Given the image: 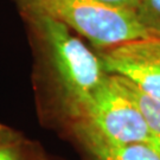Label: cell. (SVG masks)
<instances>
[{
	"mask_svg": "<svg viewBox=\"0 0 160 160\" xmlns=\"http://www.w3.org/2000/svg\"><path fill=\"white\" fill-rule=\"evenodd\" d=\"M48 51L69 114L82 120L97 89L107 78L102 61L75 37L65 24L33 12H23Z\"/></svg>",
	"mask_w": 160,
	"mask_h": 160,
	"instance_id": "obj_1",
	"label": "cell"
},
{
	"mask_svg": "<svg viewBox=\"0 0 160 160\" xmlns=\"http://www.w3.org/2000/svg\"><path fill=\"white\" fill-rule=\"evenodd\" d=\"M22 12H33L65 24L100 51L151 36L135 11L97 0H14Z\"/></svg>",
	"mask_w": 160,
	"mask_h": 160,
	"instance_id": "obj_2",
	"label": "cell"
},
{
	"mask_svg": "<svg viewBox=\"0 0 160 160\" xmlns=\"http://www.w3.org/2000/svg\"><path fill=\"white\" fill-rule=\"evenodd\" d=\"M83 122L106 141L118 145L148 143L160 149L137 104L122 90L114 75L108 74L94 95Z\"/></svg>",
	"mask_w": 160,
	"mask_h": 160,
	"instance_id": "obj_3",
	"label": "cell"
},
{
	"mask_svg": "<svg viewBox=\"0 0 160 160\" xmlns=\"http://www.w3.org/2000/svg\"><path fill=\"white\" fill-rule=\"evenodd\" d=\"M104 70L131 81L143 92L160 100V39L147 38L101 50Z\"/></svg>",
	"mask_w": 160,
	"mask_h": 160,
	"instance_id": "obj_4",
	"label": "cell"
},
{
	"mask_svg": "<svg viewBox=\"0 0 160 160\" xmlns=\"http://www.w3.org/2000/svg\"><path fill=\"white\" fill-rule=\"evenodd\" d=\"M76 128L78 137L95 160H160V149L155 146L108 142L83 122H77Z\"/></svg>",
	"mask_w": 160,
	"mask_h": 160,
	"instance_id": "obj_5",
	"label": "cell"
},
{
	"mask_svg": "<svg viewBox=\"0 0 160 160\" xmlns=\"http://www.w3.org/2000/svg\"><path fill=\"white\" fill-rule=\"evenodd\" d=\"M114 76L122 90L137 104L151 132L160 141V100L143 92L135 84H133L131 81L116 75Z\"/></svg>",
	"mask_w": 160,
	"mask_h": 160,
	"instance_id": "obj_6",
	"label": "cell"
},
{
	"mask_svg": "<svg viewBox=\"0 0 160 160\" xmlns=\"http://www.w3.org/2000/svg\"><path fill=\"white\" fill-rule=\"evenodd\" d=\"M135 13L151 38L160 39V0H140Z\"/></svg>",
	"mask_w": 160,
	"mask_h": 160,
	"instance_id": "obj_7",
	"label": "cell"
},
{
	"mask_svg": "<svg viewBox=\"0 0 160 160\" xmlns=\"http://www.w3.org/2000/svg\"><path fill=\"white\" fill-rule=\"evenodd\" d=\"M97 1H101V2L107 4L109 6L133 10V11H135L140 4V0H97Z\"/></svg>",
	"mask_w": 160,
	"mask_h": 160,
	"instance_id": "obj_8",
	"label": "cell"
},
{
	"mask_svg": "<svg viewBox=\"0 0 160 160\" xmlns=\"http://www.w3.org/2000/svg\"><path fill=\"white\" fill-rule=\"evenodd\" d=\"M0 160H23V158L11 146H0Z\"/></svg>",
	"mask_w": 160,
	"mask_h": 160,
	"instance_id": "obj_9",
	"label": "cell"
}]
</instances>
